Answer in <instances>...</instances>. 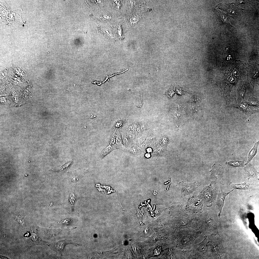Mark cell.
<instances>
[{
	"label": "cell",
	"instance_id": "cell-1",
	"mask_svg": "<svg viewBox=\"0 0 259 259\" xmlns=\"http://www.w3.org/2000/svg\"><path fill=\"white\" fill-rule=\"evenodd\" d=\"M244 65L240 60L234 63L223 61L221 68L215 79V83L226 101V104H231L230 93L232 88L241 77Z\"/></svg>",
	"mask_w": 259,
	"mask_h": 259
},
{
	"label": "cell",
	"instance_id": "cell-2",
	"mask_svg": "<svg viewBox=\"0 0 259 259\" xmlns=\"http://www.w3.org/2000/svg\"><path fill=\"white\" fill-rule=\"evenodd\" d=\"M245 69L247 73L248 81L253 88L255 84H259V65L249 61L246 65Z\"/></svg>",
	"mask_w": 259,
	"mask_h": 259
},
{
	"label": "cell",
	"instance_id": "cell-3",
	"mask_svg": "<svg viewBox=\"0 0 259 259\" xmlns=\"http://www.w3.org/2000/svg\"><path fill=\"white\" fill-rule=\"evenodd\" d=\"M207 241V236H205L201 242L193 246L191 255L193 257V258H202L207 255L208 247Z\"/></svg>",
	"mask_w": 259,
	"mask_h": 259
},
{
	"label": "cell",
	"instance_id": "cell-4",
	"mask_svg": "<svg viewBox=\"0 0 259 259\" xmlns=\"http://www.w3.org/2000/svg\"><path fill=\"white\" fill-rule=\"evenodd\" d=\"M212 182H211L209 185L205 187L200 194L202 199L208 206L212 205V202L216 198L217 195V191L212 187Z\"/></svg>",
	"mask_w": 259,
	"mask_h": 259
},
{
	"label": "cell",
	"instance_id": "cell-5",
	"mask_svg": "<svg viewBox=\"0 0 259 259\" xmlns=\"http://www.w3.org/2000/svg\"><path fill=\"white\" fill-rule=\"evenodd\" d=\"M210 171L211 173L210 178L212 181V182L220 185H224L221 182V180L223 177L224 171V168L222 165L214 164Z\"/></svg>",
	"mask_w": 259,
	"mask_h": 259
},
{
	"label": "cell",
	"instance_id": "cell-6",
	"mask_svg": "<svg viewBox=\"0 0 259 259\" xmlns=\"http://www.w3.org/2000/svg\"><path fill=\"white\" fill-rule=\"evenodd\" d=\"M208 244L213 256L220 257L224 255L225 251L221 241H209Z\"/></svg>",
	"mask_w": 259,
	"mask_h": 259
},
{
	"label": "cell",
	"instance_id": "cell-7",
	"mask_svg": "<svg viewBox=\"0 0 259 259\" xmlns=\"http://www.w3.org/2000/svg\"><path fill=\"white\" fill-rule=\"evenodd\" d=\"M179 185L181 189L182 197L191 194L197 187L195 182L184 183L182 182L179 183Z\"/></svg>",
	"mask_w": 259,
	"mask_h": 259
},
{
	"label": "cell",
	"instance_id": "cell-8",
	"mask_svg": "<svg viewBox=\"0 0 259 259\" xmlns=\"http://www.w3.org/2000/svg\"><path fill=\"white\" fill-rule=\"evenodd\" d=\"M220 187V189L219 191L216 202L217 207L219 211L218 214V216L219 217H220L222 208L224 205V201L226 197L234 190L233 189L229 192L225 193L223 191L221 186Z\"/></svg>",
	"mask_w": 259,
	"mask_h": 259
},
{
	"label": "cell",
	"instance_id": "cell-9",
	"mask_svg": "<svg viewBox=\"0 0 259 259\" xmlns=\"http://www.w3.org/2000/svg\"><path fill=\"white\" fill-rule=\"evenodd\" d=\"M244 168L248 180L253 178L259 180L258 177V172L251 162L247 164H245Z\"/></svg>",
	"mask_w": 259,
	"mask_h": 259
},
{
	"label": "cell",
	"instance_id": "cell-10",
	"mask_svg": "<svg viewBox=\"0 0 259 259\" xmlns=\"http://www.w3.org/2000/svg\"><path fill=\"white\" fill-rule=\"evenodd\" d=\"M239 81V85L237 89L238 100L244 99L247 85V82L246 81H243L240 79Z\"/></svg>",
	"mask_w": 259,
	"mask_h": 259
},
{
	"label": "cell",
	"instance_id": "cell-11",
	"mask_svg": "<svg viewBox=\"0 0 259 259\" xmlns=\"http://www.w3.org/2000/svg\"><path fill=\"white\" fill-rule=\"evenodd\" d=\"M72 243L67 240L59 241L55 243L54 246V251L59 253H61L67 244Z\"/></svg>",
	"mask_w": 259,
	"mask_h": 259
},
{
	"label": "cell",
	"instance_id": "cell-12",
	"mask_svg": "<svg viewBox=\"0 0 259 259\" xmlns=\"http://www.w3.org/2000/svg\"><path fill=\"white\" fill-rule=\"evenodd\" d=\"M229 185L233 188L235 189H239L244 190H250L251 189L252 187L250 186V184H247L246 182L241 184H234L232 182L229 183Z\"/></svg>",
	"mask_w": 259,
	"mask_h": 259
},
{
	"label": "cell",
	"instance_id": "cell-13",
	"mask_svg": "<svg viewBox=\"0 0 259 259\" xmlns=\"http://www.w3.org/2000/svg\"><path fill=\"white\" fill-rule=\"evenodd\" d=\"M259 141L256 142L254 147L249 152L248 155L247 161L245 165L247 164L250 162L252 159L256 154L258 147L259 144Z\"/></svg>",
	"mask_w": 259,
	"mask_h": 259
},
{
	"label": "cell",
	"instance_id": "cell-14",
	"mask_svg": "<svg viewBox=\"0 0 259 259\" xmlns=\"http://www.w3.org/2000/svg\"><path fill=\"white\" fill-rule=\"evenodd\" d=\"M244 161H230L226 162V164L235 167H244Z\"/></svg>",
	"mask_w": 259,
	"mask_h": 259
},
{
	"label": "cell",
	"instance_id": "cell-15",
	"mask_svg": "<svg viewBox=\"0 0 259 259\" xmlns=\"http://www.w3.org/2000/svg\"><path fill=\"white\" fill-rule=\"evenodd\" d=\"M73 222L72 218H67L61 220L59 223L62 225H71Z\"/></svg>",
	"mask_w": 259,
	"mask_h": 259
},
{
	"label": "cell",
	"instance_id": "cell-16",
	"mask_svg": "<svg viewBox=\"0 0 259 259\" xmlns=\"http://www.w3.org/2000/svg\"><path fill=\"white\" fill-rule=\"evenodd\" d=\"M174 93L173 87H171L170 89L166 93V94L168 97L170 98L172 96Z\"/></svg>",
	"mask_w": 259,
	"mask_h": 259
},
{
	"label": "cell",
	"instance_id": "cell-17",
	"mask_svg": "<svg viewBox=\"0 0 259 259\" xmlns=\"http://www.w3.org/2000/svg\"><path fill=\"white\" fill-rule=\"evenodd\" d=\"M112 148L110 146H109L106 147L105 150H104V153H103L104 155H105L107 154L106 153L109 152L112 149Z\"/></svg>",
	"mask_w": 259,
	"mask_h": 259
},
{
	"label": "cell",
	"instance_id": "cell-18",
	"mask_svg": "<svg viewBox=\"0 0 259 259\" xmlns=\"http://www.w3.org/2000/svg\"><path fill=\"white\" fill-rule=\"evenodd\" d=\"M176 92L177 93L180 94H182L181 88L179 87H177V88Z\"/></svg>",
	"mask_w": 259,
	"mask_h": 259
},
{
	"label": "cell",
	"instance_id": "cell-19",
	"mask_svg": "<svg viewBox=\"0 0 259 259\" xmlns=\"http://www.w3.org/2000/svg\"><path fill=\"white\" fill-rule=\"evenodd\" d=\"M5 99L3 98H1L0 101L1 102H4L5 101Z\"/></svg>",
	"mask_w": 259,
	"mask_h": 259
},
{
	"label": "cell",
	"instance_id": "cell-20",
	"mask_svg": "<svg viewBox=\"0 0 259 259\" xmlns=\"http://www.w3.org/2000/svg\"><path fill=\"white\" fill-rule=\"evenodd\" d=\"M150 154H147L146 155V156L147 157H148L150 156Z\"/></svg>",
	"mask_w": 259,
	"mask_h": 259
}]
</instances>
